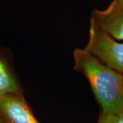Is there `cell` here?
Wrapping results in <instances>:
<instances>
[{
    "mask_svg": "<svg viewBox=\"0 0 123 123\" xmlns=\"http://www.w3.org/2000/svg\"><path fill=\"white\" fill-rule=\"evenodd\" d=\"M73 55L74 69L88 79L102 113L123 114V75L84 49H75Z\"/></svg>",
    "mask_w": 123,
    "mask_h": 123,
    "instance_id": "1",
    "label": "cell"
},
{
    "mask_svg": "<svg viewBox=\"0 0 123 123\" xmlns=\"http://www.w3.org/2000/svg\"><path fill=\"white\" fill-rule=\"evenodd\" d=\"M105 65L123 75V43L90 25L86 48Z\"/></svg>",
    "mask_w": 123,
    "mask_h": 123,
    "instance_id": "2",
    "label": "cell"
},
{
    "mask_svg": "<svg viewBox=\"0 0 123 123\" xmlns=\"http://www.w3.org/2000/svg\"><path fill=\"white\" fill-rule=\"evenodd\" d=\"M90 25L115 40H123V6L118 0H113L107 8L94 10Z\"/></svg>",
    "mask_w": 123,
    "mask_h": 123,
    "instance_id": "3",
    "label": "cell"
},
{
    "mask_svg": "<svg viewBox=\"0 0 123 123\" xmlns=\"http://www.w3.org/2000/svg\"><path fill=\"white\" fill-rule=\"evenodd\" d=\"M0 116L7 123H40L21 92L0 95Z\"/></svg>",
    "mask_w": 123,
    "mask_h": 123,
    "instance_id": "4",
    "label": "cell"
},
{
    "mask_svg": "<svg viewBox=\"0 0 123 123\" xmlns=\"http://www.w3.org/2000/svg\"><path fill=\"white\" fill-rule=\"evenodd\" d=\"M20 93V88L7 62L0 55V95Z\"/></svg>",
    "mask_w": 123,
    "mask_h": 123,
    "instance_id": "5",
    "label": "cell"
},
{
    "mask_svg": "<svg viewBox=\"0 0 123 123\" xmlns=\"http://www.w3.org/2000/svg\"><path fill=\"white\" fill-rule=\"evenodd\" d=\"M98 123H123V114L101 113Z\"/></svg>",
    "mask_w": 123,
    "mask_h": 123,
    "instance_id": "6",
    "label": "cell"
},
{
    "mask_svg": "<svg viewBox=\"0 0 123 123\" xmlns=\"http://www.w3.org/2000/svg\"><path fill=\"white\" fill-rule=\"evenodd\" d=\"M0 123H5V122L4 121V120L2 119V118L0 116Z\"/></svg>",
    "mask_w": 123,
    "mask_h": 123,
    "instance_id": "7",
    "label": "cell"
},
{
    "mask_svg": "<svg viewBox=\"0 0 123 123\" xmlns=\"http://www.w3.org/2000/svg\"><path fill=\"white\" fill-rule=\"evenodd\" d=\"M118 1L120 2V3H121V4L123 6V0H118Z\"/></svg>",
    "mask_w": 123,
    "mask_h": 123,
    "instance_id": "8",
    "label": "cell"
}]
</instances>
